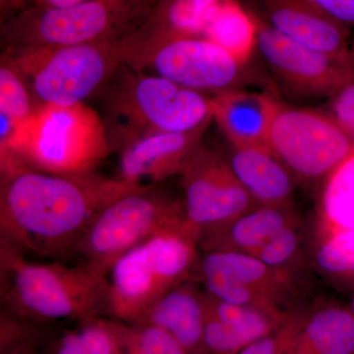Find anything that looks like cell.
Here are the masks:
<instances>
[{
  "instance_id": "1",
  "label": "cell",
  "mask_w": 354,
  "mask_h": 354,
  "mask_svg": "<svg viewBox=\"0 0 354 354\" xmlns=\"http://www.w3.org/2000/svg\"><path fill=\"white\" fill-rule=\"evenodd\" d=\"M140 189L97 172L55 174L31 167L1 172V242L53 260L75 254L97 214L109 203Z\"/></svg>"
},
{
  "instance_id": "2",
  "label": "cell",
  "mask_w": 354,
  "mask_h": 354,
  "mask_svg": "<svg viewBox=\"0 0 354 354\" xmlns=\"http://www.w3.org/2000/svg\"><path fill=\"white\" fill-rule=\"evenodd\" d=\"M0 297L1 311L44 325L106 317V272L85 262H35L1 242Z\"/></svg>"
},
{
  "instance_id": "3",
  "label": "cell",
  "mask_w": 354,
  "mask_h": 354,
  "mask_svg": "<svg viewBox=\"0 0 354 354\" xmlns=\"http://www.w3.org/2000/svg\"><path fill=\"white\" fill-rule=\"evenodd\" d=\"M95 94L111 123L113 150L143 135L186 132L211 124V97L120 64Z\"/></svg>"
},
{
  "instance_id": "4",
  "label": "cell",
  "mask_w": 354,
  "mask_h": 354,
  "mask_svg": "<svg viewBox=\"0 0 354 354\" xmlns=\"http://www.w3.org/2000/svg\"><path fill=\"white\" fill-rule=\"evenodd\" d=\"M113 151L106 123L82 104H43L0 150L1 171L25 165L55 174L95 172Z\"/></svg>"
},
{
  "instance_id": "5",
  "label": "cell",
  "mask_w": 354,
  "mask_h": 354,
  "mask_svg": "<svg viewBox=\"0 0 354 354\" xmlns=\"http://www.w3.org/2000/svg\"><path fill=\"white\" fill-rule=\"evenodd\" d=\"M200 251L199 237L185 221L123 254L106 274V317L138 323L165 293L198 281Z\"/></svg>"
},
{
  "instance_id": "6",
  "label": "cell",
  "mask_w": 354,
  "mask_h": 354,
  "mask_svg": "<svg viewBox=\"0 0 354 354\" xmlns=\"http://www.w3.org/2000/svg\"><path fill=\"white\" fill-rule=\"evenodd\" d=\"M158 0H87L60 9H29L2 21L6 50L118 41L134 31Z\"/></svg>"
},
{
  "instance_id": "7",
  "label": "cell",
  "mask_w": 354,
  "mask_h": 354,
  "mask_svg": "<svg viewBox=\"0 0 354 354\" xmlns=\"http://www.w3.org/2000/svg\"><path fill=\"white\" fill-rule=\"evenodd\" d=\"M43 104L68 106L95 94L121 64L118 41L6 50Z\"/></svg>"
},
{
  "instance_id": "8",
  "label": "cell",
  "mask_w": 354,
  "mask_h": 354,
  "mask_svg": "<svg viewBox=\"0 0 354 354\" xmlns=\"http://www.w3.org/2000/svg\"><path fill=\"white\" fill-rule=\"evenodd\" d=\"M183 202L158 189L140 188L109 203L77 246L83 262L108 274L123 254L165 228L185 221Z\"/></svg>"
},
{
  "instance_id": "9",
  "label": "cell",
  "mask_w": 354,
  "mask_h": 354,
  "mask_svg": "<svg viewBox=\"0 0 354 354\" xmlns=\"http://www.w3.org/2000/svg\"><path fill=\"white\" fill-rule=\"evenodd\" d=\"M267 145L297 183H323L354 150V144L325 111L279 102Z\"/></svg>"
},
{
  "instance_id": "10",
  "label": "cell",
  "mask_w": 354,
  "mask_h": 354,
  "mask_svg": "<svg viewBox=\"0 0 354 354\" xmlns=\"http://www.w3.org/2000/svg\"><path fill=\"white\" fill-rule=\"evenodd\" d=\"M121 64L207 95L241 88L247 79L246 65L203 36L158 41L128 55Z\"/></svg>"
},
{
  "instance_id": "11",
  "label": "cell",
  "mask_w": 354,
  "mask_h": 354,
  "mask_svg": "<svg viewBox=\"0 0 354 354\" xmlns=\"http://www.w3.org/2000/svg\"><path fill=\"white\" fill-rule=\"evenodd\" d=\"M179 176L184 216L200 242L256 206L225 156L204 145Z\"/></svg>"
},
{
  "instance_id": "12",
  "label": "cell",
  "mask_w": 354,
  "mask_h": 354,
  "mask_svg": "<svg viewBox=\"0 0 354 354\" xmlns=\"http://www.w3.org/2000/svg\"><path fill=\"white\" fill-rule=\"evenodd\" d=\"M256 51L279 87L297 101L328 100L348 81V62L295 43L258 17Z\"/></svg>"
},
{
  "instance_id": "13",
  "label": "cell",
  "mask_w": 354,
  "mask_h": 354,
  "mask_svg": "<svg viewBox=\"0 0 354 354\" xmlns=\"http://www.w3.org/2000/svg\"><path fill=\"white\" fill-rule=\"evenodd\" d=\"M209 125L186 132L150 133L127 142L118 149L116 177L135 187L147 188L180 174L201 148Z\"/></svg>"
},
{
  "instance_id": "14",
  "label": "cell",
  "mask_w": 354,
  "mask_h": 354,
  "mask_svg": "<svg viewBox=\"0 0 354 354\" xmlns=\"http://www.w3.org/2000/svg\"><path fill=\"white\" fill-rule=\"evenodd\" d=\"M258 14L274 31L320 53L348 62L349 27L311 0H256Z\"/></svg>"
},
{
  "instance_id": "15",
  "label": "cell",
  "mask_w": 354,
  "mask_h": 354,
  "mask_svg": "<svg viewBox=\"0 0 354 354\" xmlns=\"http://www.w3.org/2000/svg\"><path fill=\"white\" fill-rule=\"evenodd\" d=\"M225 0H158L145 19L120 39V59L146 46L178 37L203 36L216 9Z\"/></svg>"
},
{
  "instance_id": "16",
  "label": "cell",
  "mask_w": 354,
  "mask_h": 354,
  "mask_svg": "<svg viewBox=\"0 0 354 354\" xmlns=\"http://www.w3.org/2000/svg\"><path fill=\"white\" fill-rule=\"evenodd\" d=\"M279 102L237 88L211 95L212 118L232 146L267 145Z\"/></svg>"
},
{
  "instance_id": "17",
  "label": "cell",
  "mask_w": 354,
  "mask_h": 354,
  "mask_svg": "<svg viewBox=\"0 0 354 354\" xmlns=\"http://www.w3.org/2000/svg\"><path fill=\"white\" fill-rule=\"evenodd\" d=\"M189 279L172 288L150 307L135 325L156 326L171 335L189 354H206L204 346L207 293Z\"/></svg>"
},
{
  "instance_id": "18",
  "label": "cell",
  "mask_w": 354,
  "mask_h": 354,
  "mask_svg": "<svg viewBox=\"0 0 354 354\" xmlns=\"http://www.w3.org/2000/svg\"><path fill=\"white\" fill-rule=\"evenodd\" d=\"M225 158L256 205L295 206L297 180L268 145H230Z\"/></svg>"
},
{
  "instance_id": "19",
  "label": "cell",
  "mask_w": 354,
  "mask_h": 354,
  "mask_svg": "<svg viewBox=\"0 0 354 354\" xmlns=\"http://www.w3.org/2000/svg\"><path fill=\"white\" fill-rule=\"evenodd\" d=\"M301 223L297 207L256 205L232 223L200 242L202 252L232 251L255 256L286 227Z\"/></svg>"
},
{
  "instance_id": "20",
  "label": "cell",
  "mask_w": 354,
  "mask_h": 354,
  "mask_svg": "<svg viewBox=\"0 0 354 354\" xmlns=\"http://www.w3.org/2000/svg\"><path fill=\"white\" fill-rule=\"evenodd\" d=\"M286 354H354V313L328 302L305 312Z\"/></svg>"
},
{
  "instance_id": "21",
  "label": "cell",
  "mask_w": 354,
  "mask_h": 354,
  "mask_svg": "<svg viewBox=\"0 0 354 354\" xmlns=\"http://www.w3.org/2000/svg\"><path fill=\"white\" fill-rule=\"evenodd\" d=\"M199 268L221 272L271 298L283 308L297 283V279L272 269L256 256L232 251L203 252Z\"/></svg>"
},
{
  "instance_id": "22",
  "label": "cell",
  "mask_w": 354,
  "mask_h": 354,
  "mask_svg": "<svg viewBox=\"0 0 354 354\" xmlns=\"http://www.w3.org/2000/svg\"><path fill=\"white\" fill-rule=\"evenodd\" d=\"M354 232V150L324 179L316 237Z\"/></svg>"
},
{
  "instance_id": "23",
  "label": "cell",
  "mask_w": 354,
  "mask_h": 354,
  "mask_svg": "<svg viewBox=\"0 0 354 354\" xmlns=\"http://www.w3.org/2000/svg\"><path fill=\"white\" fill-rule=\"evenodd\" d=\"M203 37L247 66L256 51L257 22L252 12L244 10L234 0H225L212 15Z\"/></svg>"
},
{
  "instance_id": "24",
  "label": "cell",
  "mask_w": 354,
  "mask_h": 354,
  "mask_svg": "<svg viewBox=\"0 0 354 354\" xmlns=\"http://www.w3.org/2000/svg\"><path fill=\"white\" fill-rule=\"evenodd\" d=\"M41 354H123L118 321L93 317L55 335Z\"/></svg>"
},
{
  "instance_id": "25",
  "label": "cell",
  "mask_w": 354,
  "mask_h": 354,
  "mask_svg": "<svg viewBox=\"0 0 354 354\" xmlns=\"http://www.w3.org/2000/svg\"><path fill=\"white\" fill-rule=\"evenodd\" d=\"M207 304L209 311L234 330L247 346L274 332L292 311L279 313L255 307L230 304L209 297L208 293Z\"/></svg>"
},
{
  "instance_id": "26",
  "label": "cell",
  "mask_w": 354,
  "mask_h": 354,
  "mask_svg": "<svg viewBox=\"0 0 354 354\" xmlns=\"http://www.w3.org/2000/svg\"><path fill=\"white\" fill-rule=\"evenodd\" d=\"M312 259L326 278L353 288L354 232L317 236Z\"/></svg>"
},
{
  "instance_id": "27",
  "label": "cell",
  "mask_w": 354,
  "mask_h": 354,
  "mask_svg": "<svg viewBox=\"0 0 354 354\" xmlns=\"http://www.w3.org/2000/svg\"><path fill=\"white\" fill-rule=\"evenodd\" d=\"M41 104L32 102L24 77L6 55H2L0 65V114L23 125L34 115Z\"/></svg>"
},
{
  "instance_id": "28",
  "label": "cell",
  "mask_w": 354,
  "mask_h": 354,
  "mask_svg": "<svg viewBox=\"0 0 354 354\" xmlns=\"http://www.w3.org/2000/svg\"><path fill=\"white\" fill-rule=\"evenodd\" d=\"M46 325L24 320L1 311L0 316V354L29 353L41 354L55 335Z\"/></svg>"
},
{
  "instance_id": "29",
  "label": "cell",
  "mask_w": 354,
  "mask_h": 354,
  "mask_svg": "<svg viewBox=\"0 0 354 354\" xmlns=\"http://www.w3.org/2000/svg\"><path fill=\"white\" fill-rule=\"evenodd\" d=\"M301 223L286 227L256 254V257L291 278L297 279L304 267Z\"/></svg>"
},
{
  "instance_id": "30",
  "label": "cell",
  "mask_w": 354,
  "mask_h": 354,
  "mask_svg": "<svg viewBox=\"0 0 354 354\" xmlns=\"http://www.w3.org/2000/svg\"><path fill=\"white\" fill-rule=\"evenodd\" d=\"M116 321L123 354H189L171 335L160 328Z\"/></svg>"
},
{
  "instance_id": "31",
  "label": "cell",
  "mask_w": 354,
  "mask_h": 354,
  "mask_svg": "<svg viewBox=\"0 0 354 354\" xmlns=\"http://www.w3.org/2000/svg\"><path fill=\"white\" fill-rule=\"evenodd\" d=\"M304 310H292L288 319L269 335L251 342L239 354H286L304 321Z\"/></svg>"
},
{
  "instance_id": "32",
  "label": "cell",
  "mask_w": 354,
  "mask_h": 354,
  "mask_svg": "<svg viewBox=\"0 0 354 354\" xmlns=\"http://www.w3.org/2000/svg\"><path fill=\"white\" fill-rule=\"evenodd\" d=\"M246 346L234 330L216 318L208 308L204 332L206 354H239Z\"/></svg>"
},
{
  "instance_id": "33",
  "label": "cell",
  "mask_w": 354,
  "mask_h": 354,
  "mask_svg": "<svg viewBox=\"0 0 354 354\" xmlns=\"http://www.w3.org/2000/svg\"><path fill=\"white\" fill-rule=\"evenodd\" d=\"M326 113L354 144V80L342 85L328 99Z\"/></svg>"
},
{
  "instance_id": "34",
  "label": "cell",
  "mask_w": 354,
  "mask_h": 354,
  "mask_svg": "<svg viewBox=\"0 0 354 354\" xmlns=\"http://www.w3.org/2000/svg\"><path fill=\"white\" fill-rule=\"evenodd\" d=\"M1 1V14L4 19L29 9H60L77 6L87 0H0Z\"/></svg>"
},
{
  "instance_id": "35",
  "label": "cell",
  "mask_w": 354,
  "mask_h": 354,
  "mask_svg": "<svg viewBox=\"0 0 354 354\" xmlns=\"http://www.w3.org/2000/svg\"><path fill=\"white\" fill-rule=\"evenodd\" d=\"M330 17L344 26H354V0H311Z\"/></svg>"
},
{
  "instance_id": "36",
  "label": "cell",
  "mask_w": 354,
  "mask_h": 354,
  "mask_svg": "<svg viewBox=\"0 0 354 354\" xmlns=\"http://www.w3.org/2000/svg\"><path fill=\"white\" fill-rule=\"evenodd\" d=\"M348 65L351 78L354 80V38L351 44H349Z\"/></svg>"
},
{
  "instance_id": "37",
  "label": "cell",
  "mask_w": 354,
  "mask_h": 354,
  "mask_svg": "<svg viewBox=\"0 0 354 354\" xmlns=\"http://www.w3.org/2000/svg\"><path fill=\"white\" fill-rule=\"evenodd\" d=\"M353 299H351V309L353 310V312L354 313V286H353Z\"/></svg>"
},
{
  "instance_id": "38",
  "label": "cell",
  "mask_w": 354,
  "mask_h": 354,
  "mask_svg": "<svg viewBox=\"0 0 354 354\" xmlns=\"http://www.w3.org/2000/svg\"><path fill=\"white\" fill-rule=\"evenodd\" d=\"M1 354H37V353H7Z\"/></svg>"
}]
</instances>
